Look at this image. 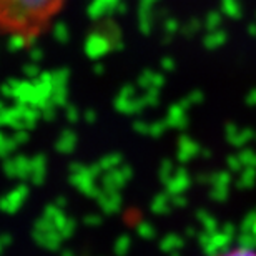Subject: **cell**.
Returning a JSON list of instances; mask_svg holds the SVG:
<instances>
[{"label":"cell","instance_id":"cell-1","mask_svg":"<svg viewBox=\"0 0 256 256\" xmlns=\"http://www.w3.org/2000/svg\"><path fill=\"white\" fill-rule=\"evenodd\" d=\"M65 0H0V28L25 38L37 34Z\"/></svg>","mask_w":256,"mask_h":256},{"label":"cell","instance_id":"cell-2","mask_svg":"<svg viewBox=\"0 0 256 256\" xmlns=\"http://www.w3.org/2000/svg\"><path fill=\"white\" fill-rule=\"evenodd\" d=\"M214 256H256L254 250L253 248H248V246H242L240 250H234V252H230V253H218Z\"/></svg>","mask_w":256,"mask_h":256}]
</instances>
